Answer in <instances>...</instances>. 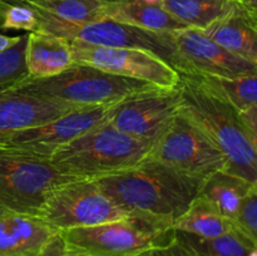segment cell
<instances>
[{
  "mask_svg": "<svg viewBox=\"0 0 257 256\" xmlns=\"http://www.w3.org/2000/svg\"><path fill=\"white\" fill-rule=\"evenodd\" d=\"M95 182L122 207L155 216L173 226L197 197L205 181L147 158L136 167Z\"/></svg>",
  "mask_w": 257,
  "mask_h": 256,
  "instance_id": "6da1fadb",
  "label": "cell"
},
{
  "mask_svg": "<svg viewBox=\"0 0 257 256\" xmlns=\"http://www.w3.org/2000/svg\"><path fill=\"white\" fill-rule=\"evenodd\" d=\"M180 112L192 120L222 153L226 172L257 185V150L238 110L202 80L180 73Z\"/></svg>",
  "mask_w": 257,
  "mask_h": 256,
  "instance_id": "7a4b0ae2",
  "label": "cell"
},
{
  "mask_svg": "<svg viewBox=\"0 0 257 256\" xmlns=\"http://www.w3.org/2000/svg\"><path fill=\"white\" fill-rule=\"evenodd\" d=\"M152 146L105 122L55 151L48 161L72 180L97 181L142 163Z\"/></svg>",
  "mask_w": 257,
  "mask_h": 256,
  "instance_id": "3957f363",
  "label": "cell"
},
{
  "mask_svg": "<svg viewBox=\"0 0 257 256\" xmlns=\"http://www.w3.org/2000/svg\"><path fill=\"white\" fill-rule=\"evenodd\" d=\"M60 235L70 256H138L171 245L177 231L167 221L136 213L102 225L60 231Z\"/></svg>",
  "mask_w": 257,
  "mask_h": 256,
  "instance_id": "277c9868",
  "label": "cell"
},
{
  "mask_svg": "<svg viewBox=\"0 0 257 256\" xmlns=\"http://www.w3.org/2000/svg\"><path fill=\"white\" fill-rule=\"evenodd\" d=\"M15 89L80 108L110 105L135 93L155 88L151 83L120 77L84 64H74L48 78H27Z\"/></svg>",
  "mask_w": 257,
  "mask_h": 256,
  "instance_id": "5b68a950",
  "label": "cell"
},
{
  "mask_svg": "<svg viewBox=\"0 0 257 256\" xmlns=\"http://www.w3.org/2000/svg\"><path fill=\"white\" fill-rule=\"evenodd\" d=\"M136 213L113 201L95 181L73 180L47 192L39 217L57 231L90 227L131 217Z\"/></svg>",
  "mask_w": 257,
  "mask_h": 256,
  "instance_id": "8992f818",
  "label": "cell"
},
{
  "mask_svg": "<svg viewBox=\"0 0 257 256\" xmlns=\"http://www.w3.org/2000/svg\"><path fill=\"white\" fill-rule=\"evenodd\" d=\"M33 9V8H30ZM39 20L40 32L52 33L70 40L97 47L135 48L157 55L177 70L178 59L171 33H157L122 24L110 19L93 23H72L39 9H33Z\"/></svg>",
  "mask_w": 257,
  "mask_h": 256,
  "instance_id": "52a82bcc",
  "label": "cell"
},
{
  "mask_svg": "<svg viewBox=\"0 0 257 256\" xmlns=\"http://www.w3.org/2000/svg\"><path fill=\"white\" fill-rule=\"evenodd\" d=\"M147 158L203 181L217 171L226 170L220 150L181 112L155 141Z\"/></svg>",
  "mask_w": 257,
  "mask_h": 256,
  "instance_id": "ba28073f",
  "label": "cell"
},
{
  "mask_svg": "<svg viewBox=\"0 0 257 256\" xmlns=\"http://www.w3.org/2000/svg\"><path fill=\"white\" fill-rule=\"evenodd\" d=\"M107 109L108 105L85 108L0 136V155L48 161L63 146L107 122Z\"/></svg>",
  "mask_w": 257,
  "mask_h": 256,
  "instance_id": "9c48e42d",
  "label": "cell"
},
{
  "mask_svg": "<svg viewBox=\"0 0 257 256\" xmlns=\"http://www.w3.org/2000/svg\"><path fill=\"white\" fill-rule=\"evenodd\" d=\"M68 181L49 161L0 155V212L38 216L48 191Z\"/></svg>",
  "mask_w": 257,
  "mask_h": 256,
  "instance_id": "30bf717a",
  "label": "cell"
},
{
  "mask_svg": "<svg viewBox=\"0 0 257 256\" xmlns=\"http://www.w3.org/2000/svg\"><path fill=\"white\" fill-rule=\"evenodd\" d=\"M176 88H151L108 105L107 122L138 140L155 143L180 112Z\"/></svg>",
  "mask_w": 257,
  "mask_h": 256,
  "instance_id": "8fae6325",
  "label": "cell"
},
{
  "mask_svg": "<svg viewBox=\"0 0 257 256\" xmlns=\"http://www.w3.org/2000/svg\"><path fill=\"white\" fill-rule=\"evenodd\" d=\"M75 64L90 65L110 74L151 83L158 88H176L180 73L157 55L135 48L97 47L73 40Z\"/></svg>",
  "mask_w": 257,
  "mask_h": 256,
  "instance_id": "7c38bea8",
  "label": "cell"
},
{
  "mask_svg": "<svg viewBox=\"0 0 257 256\" xmlns=\"http://www.w3.org/2000/svg\"><path fill=\"white\" fill-rule=\"evenodd\" d=\"M171 35L178 59L177 72L181 74L233 79L257 73L256 63L228 52L202 30L187 27Z\"/></svg>",
  "mask_w": 257,
  "mask_h": 256,
  "instance_id": "4fadbf2b",
  "label": "cell"
},
{
  "mask_svg": "<svg viewBox=\"0 0 257 256\" xmlns=\"http://www.w3.org/2000/svg\"><path fill=\"white\" fill-rule=\"evenodd\" d=\"M82 109L85 108L35 97L15 88L0 90V136L43 124Z\"/></svg>",
  "mask_w": 257,
  "mask_h": 256,
  "instance_id": "5bb4252c",
  "label": "cell"
},
{
  "mask_svg": "<svg viewBox=\"0 0 257 256\" xmlns=\"http://www.w3.org/2000/svg\"><path fill=\"white\" fill-rule=\"evenodd\" d=\"M58 232L39 216L0 212V256H37Z\"/></svg>",
  "mask_w": 257,
  "mask_h": 256,
  "instance_id": "9a60e30c",
  "label": "cell"
},
{
  "mask_svg": "<svg viewBox=\"0 0 257 256\" xmlns=\"http://www.w3.org/2000/svg\"><path fill=\"white\" fill-rule=\"evenodd\" d=\"M202 32L228 52L257 64V13L236 3Z\"/></svg>",
  "mask_w": 257,
  "mask_h": 256,
  "instance_id": "2e32d148",
  "label": "cell"
},
{
  "mask_svg": "<svg viewBox=\"0 0 257 256\" xmlns=\"http://www.w3.org/2000/svg\"><path fill=\"white\" fill-rule=\"evenodd\" d=\"M72 42L47 32L28 33L25 67L29 78H48L74 65Z\"/></svg>",
  "mask_w": 257,
  "mask_h": 256,
  "instance_id": "e0dca14e",
  "label": "cell"
},
{
  "mask_svg": "<svg viewBox=\"0 0 257 256\" xmlns=\"http://www.w3.org/2000/svg\"><path fill=\"white\" fill-rule=\"evenodd\" d=\"M104 18L157 33H172L187 28L158 3L147 0H108Z\"/></svg>",
  "mask_w": 257,
  "mask_h": 256,
  "instance_id": "ac0fdd59",
  "label": "cell"
},
{
  "mask_svg": "<svg viewBox=\"0 0 257 256\" xmlns=\"http://www.w3.org/2000/svg\"><path fill=\"white\" fill-rule=\"evenodd\" d=\"M173 228L201 238H217L235 230L230 218L225 217L212 203L198 195L187 210L175 220Z\"/></svg>",
  "mask_w": 257,
  "mask_h": 256,
  "instance_id": "d6986e66",
  "label": "cell"
},
{
  "mask_svg": "<svg viewBox=\"0 0 257 256\" xmlns=\"http://www.w3.org/2000/svg\"><path fill=\"white\" fill-rule=\"evenodd\" d=\"M252 186L238 176L217 171L206 178L198 195L210 201L225 217L233 222L243 198Z\"/></svg>",
  "mask_w": 257,
  "mask_h": 256,
  "instance_id": "ffe728a7",
  "label": "cell"
},
{
  "mask_svg": "<svg viewBox=\"0 0 257 256\" xmlns=\"http://www.w3.org/2000/svg\"><path fill=\"white\" fill-rule=\"evenodd\" d=\"M158 4L188 28L205 30L225 17L236 0H158Z\"/></svg>",
  "mask_w": 257,
  "mask_h": 256,
  "instance_id": "44dd1931",
  "label": "cell"
},
{
  "mask_svg": "<svg viewBox=\"0 0 257 256\" xmlns=\"http://www.w3.org/2000/svg\"><path fill=\"white\" fill-rule=\"evenodd\" d=\"M39 9L59 19L72 23H93L105 19L108 0H7Z\"/></svg>",
  "mask_w": 257,
  "mask_h": 256,
  "instance_id": "7402d4cb",
  "label": "cell"
},
{
  "mask_svg": "<svg viewBox=\"0 0 257 256\" xmlns=\"http://www.w3.org/2000/svg\"><path fill=\"white\" fill-rule=\"evenodd\" d=\"M177 236L192 256H251L253 243L235 228L217 238H201L177 231Z\"/></svg>",
  "mask_w": 257,
  "mask_h": 256,
  "instance_id": "603a6c76",
  "label": "cell"
},
{
  "mask_svg": "<svg viewBox=\"0 0 257 256\" xmlns=\"http://www.w3.org/2000/svg\"><path fill=\"white\" fill-rule=\"evenodd\" d=\"M197 78L238 112L246 108L257 107V73L233 79L215 77Z\"/></svg>",
  "mask_w": 257,
  "mask_h": 256,
  "instance_id": "cb8c5ba5",
  "label": "cell"
},
{
  "mask_svg": "<svg viewBox=\"0 0 257 256\" xmlns=\"http://www.w3.org/2000/svg\"><path fill=\"white\" fill-rule=\"evenodd\" d=\"M28 34L14 47L0 52V90L9 89L29 78L25 67V45Z\"/></svg>",
  "mask_w": 257,
  "mask_h": 256,
  "instance_id": "d4e9b609",
  "label": "cell"
},
{
  "mask_svg": "<svg viewBox=\"0 0 257 256\" xmlns=\"http://www.w3.org/2000/svg\"><path fill=\"white\" fill-rule=\"evenodd\" d=\"M38 32L39 20L34 10L18 3L0 0V30Z\"/></svg>",
  "mask_w": 257,
  "mask_h": 256,
  "instance_id": "484cf974",
  "label": "cell"
},
{
  "mask_svg": "<svg viewBox=\"0 0 257 256\" xmlns=\"http://www.w3.org/2000/svg\"><path fill=\"white\" fill-rule=\"evenodd\" d=\"M233 225L257 247V187L252 186L243 198Z\"/></svg>",
  "mask_w": 257,
  "mask_h": 256,
  "instance_id": "4316f807",
  "label": "cell"
},
{
  "mask_svg": "<svg viewBox=\"0 0 257 256\" xmlns=\"http://www.w3.org/2000/svg\"><path fill=\"white\" fill-rule=\"evenodd\" d=\"M138 256H192V255H191L187 246H186L177 236L176 241H173L171 245L163 246V247L152 248V250L146 251V252L141 253V255Z\"/></svg>",
  "mask_w": 257,
  "mask_h": 256,
  "instance_id": "83f0119b",
  "label": "cell"
},
{
  "mask_svg": "<svg viewBox=\"0 0 257 256\" xmlns=\"http://www.w3.org/2000/svg\"><path fill=\"white\" fill-rule=\"evenodd\" d=\"M37 256H70L65 247V242L60 235V231L48 241L47 245L39 251Z\"/></svg>",
  "mask_w": 257,
  "mask_h": 256,
  "instance_id": "f1b7e54d",
  "label": "cell"
},
{
  "mask_svg": "<svg viewBox=\"0 0 257 256\" xmlns=\"http://www.w3.org/2000/svg\"><path fill=\"white\" fill-rule=\"evenodd\" d=\"M243 125L250 135L251 141L257 150V107H250L238 112Z\"/></svg>",
  "mask_w": 257,
  "mask_h": 256,
  "instance_id": "f546056e",
  "label": "cell"
},
{
  "mask_svg": "<svg viewBox=\"0 0 257 256\" xmlns=\"http://www.w3.org/2000/svg\"><path fill=\"white\" fill-rule=\"evenodd\" d=\"M22 39V35H18V37H8L0 33V52H4V50L9 49V48L14 47L15 44L20 42Z\"/></svg>",
  "mask_w": 257,
  "mask_h": 256,
  "instance_id": "4dcf8cb0",
  "label": "cell"
},
{
  "mask_svg": "<svg viewBox=\"0 0 257 256\" xmlns=\"http://www.w3.org/2000/svg\"><path fill=\"white\" fill-rule=\"evenodd\" d=\"M236 2L240 3L241 5H243V7L251 9L252 12L257 13V0H236Z\"/></svg>",
  "mask_w": 257,
  "mask_h": 256,
  "instance_id": "1f68e13d",
  "label": "cell"
},
{
  "mask_svg": "<svg viewBox=\"0 0 257 256\" xmlns=\"http://www.w3.org/2000/svg\"><path fill=\"white\" fill-rule=\"evenodd\" d=\"M147 2H151V3H157L158 0H147Z\"/></svg>",
  "mask_w": 257,
  "mask_h": 256,
  "instance_id": "d6a6232c",
  "label": "cell"
},
{
  "mask_svg": "<svg viewBox=\"0 0 257 256\" xmlns=\"http://www.w3.org/2000/svg\"><path fill=\"white\" fill-rule=\"evenodd\" d=\"M255 186H256V187H257V185H255Z\"/></svg>",
  "mask_w": 257,
  "mask_h": 256,
  "instance_id": "836d02e7",
  "label": "cell"
}]
</instances>
